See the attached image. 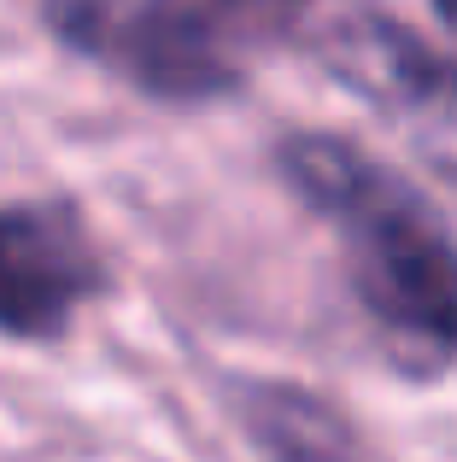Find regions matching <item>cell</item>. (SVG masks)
Instances as JSON below:
<instances>
[{
	"mask_svg": "<svg viewBox=\"0 0 457 462\" xmlns=\"http://www.w3.org/2000/svg\"><path fill=\"white\" fill-rule=\"evenodd\" d=\"M287 188L340 240L376 346L411 381L457 369V240L423 188L340 135L299 129L275 147Z\"/></svg>",
	"mask_w": 457,
	"mask_h": 462,
	"instance_id": "1",
	"label": "cell"
},
{
	"mask_svg": "<svg viewBox=\"0 0 457 462\" xmlns=\"http://www.w3.org/2000/svg\"><path fill=\"white\" fill-rule=\"evenodd\" d=\"M294 0H42L70 53L171 106L223 100L258 47H282Z\"/></svg>",
	"mask_w": 457,
	"mask_h": 462,
	"instance_id": "2",
	"label": "cell"
},
{
	"mask_svg": "<svg viewBox=\"0 0 457 462\" xmlns=\"http://www.w3.org/2000/svg\"><path fill=\"white\" fill-rule=\"evenodd\" d=\"M282 47H299L387 117L457 124V70L376 0H294Z\"/></svg>",
	"mask_w": 457,
	"mask_h": 462,
	"instance_id": "3",
	"label": "cell"
},
{
	"mask_svg": "<svg viewBox=\"0 0 457 462\" xmlns=\"http://www.w3.org/2000/svg\"><path fill=\"white\" fill-rule=\"evenodd\" d=\"M106 293V258L65 199L0 205V334L59 339L89 299Z\"/></svg>",
	"mask_w": 457,
	"mask_h": 462,
	"instance_id": "4",
	"label": "cell"
},
{
	"mask_svg": "<svg viewBox=\"0 0 457 462\" xmlns=\"http://www.w3.org/2000/svg\"><path fill=\"white\" fill-rule=\"evenodd\" d=\"M240 428L264 462H364L352 421L322 393L294 381L240 386Z\"/></svg>",
	"mask_w": 457,
	"mask_h": 462,
	"instance_id": "5",
	"label": "cell"
},
{
	"mask_svg": "<svg viewBox=\"0 0 457 462\" xmlns=\"http://www.w3.org/2000/svg\"><path fill=\"white\" fill-rule=\"evenodd\" d=\"M434 12H440V23L457 35V0H434Z\"/></svg>",
	"mask_w": 457,
	"mask_h": 462,
	"instance_id": "6",
	"label": "cell"
}]
</instances>
